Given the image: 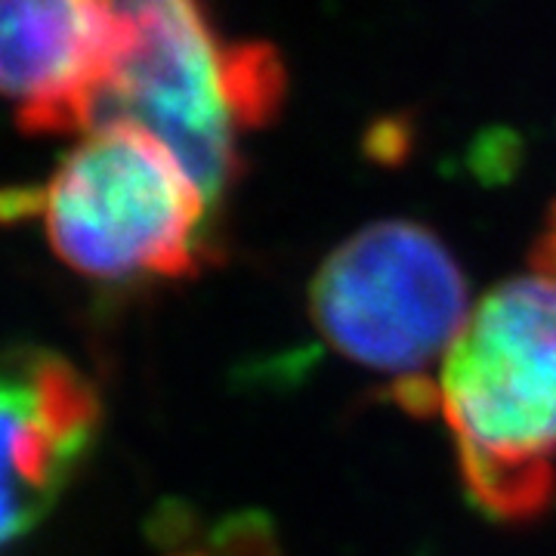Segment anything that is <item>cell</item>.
<instances>
[{"label": "cell", "mask_w": 556, "mask_h": 556, "mask_svg": "<svg viewBox=\"0 0 556 556\" xmlns=\"http://www.w3.org/2000/svg\"><path fill=\"white\" fill-rule=\"evenodd\" d=\"M211 207L159 134L121 118L84 130L35 189L53 254L109 285L195 276L211 248Z\"/></svg>", "instance_id": "obj_2"}, {"label": "cell", "mask_w": 556, "mask_h": 556, "mask_svg": "<svg viewBox=\"0 0 556 556\" xmlns=\"http://www.w3.org/2000/svg\"><path fill=\"white\" fill-rule=\"evenodd\" d=\"M97 387L53 350L0 353V547L53 514L97 445Z\"/></svg>", "instance_id": "obj_5"}, {"label": "cell", "mask_w": 556, "mask_h": 556, "mask_svg": "<svg viewBox=\"0 0 556 556\" xmlns=\"http://www.w3.org/2000/svg\"><path fill=\"white\" fill-rule=\"evenodd\" d=\"M470 288L448 244L415 219H378L321 260L309 316L340 356L393 378L412 412L437 408L442 362L470 316Z\"/></svg>", "instance_id": "obj_3"}, {"label": "cell", "mask_w": 556, "mask_h": 556, "mask_svg": "<svg viewBox=\"0 0 556 556\" xmlns=\"http://www.w3.org/2000/svg\"><path fill=\"white\" fill-rule=\"evenodd\" d=\"M102 3L121 28V60L97 124L121 118L149 127L219 204L244 170L239 43L219 38L201 0Z\"/></svg>", "instance_id": "obj_4"}, {"label": "cell", "mask_w": 556, "mask_h": 556, "mask_svg": "<svg viewBox=\"0 0 556 556\" xmlns=\"http://www.w3.org/2000/svg\"><path fill=\"white\" fill-rule=\"evenodd\" d=\"M121 60V28L102 0H0V100L25 134H84Z\"/></svg>", "instance_id": "obj_6"}, {"label": "cell", "mask_w": 556, "mask_h": 556, "mask_svg": "<svg viewBox=\"0 0 556 556\" xmlns=\"http://www.w3.org/2000/svg\"><path fill=\"white\" fill-rule=\"evenodd\" d=\"M437 408L464 492L522 526L556 501V201L529 257L470 309L439 362Z\"/></svg>", "instance_id": "obj_1"}]
</instances>
